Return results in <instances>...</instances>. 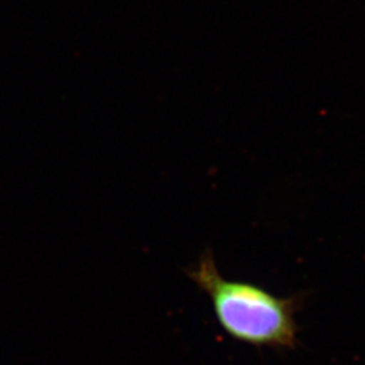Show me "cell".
Listing matches in <instances>:
<instances>
[{
  "label": "cell",
  "instance_id": "cell-1",
  "mask_svg": "<svg viewBox=\"0 0 365 365\" xmlns=\"http://www.w3.org/2000/svg\"><path fill=\"white\" fill-rule=\"evenodd\" d=\"M185 274L207 295L218 325L230 339L274 351L297 348L302 295L279 298L257 284L223 277L210 249Z\"/></svg>",
  "mask_w": 365,
  "mask_h": 365
}]
</instances>
